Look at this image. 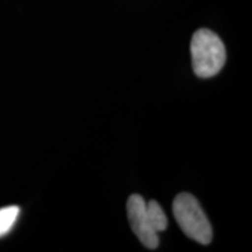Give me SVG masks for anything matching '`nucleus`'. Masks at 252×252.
Here are the masks:
<instances>
[{
	"label": "nucleus",
	"instance_id": "obj_1",
	"mask_svg": "<svg viewBox=\"0 0 252 252\" xmlns=\"http://www.w3.org/2000/svg\"><path fill=\"white\" fill-rule=\"evenodd\" d=\"M190 54L195 74L202 78L219 74L226 59L222 40L214 32L206 28L194 33L190 42Z\"/></svg>",
	"mask_w": 252,
	"mask_h": 252
},
{
	"label": "nucleus",
	"instance_id": "obj_2",
	"mask_svg": "<svg viewBox=\"0 0 252 252\" xmlns=\"http://www.w3.org/2000/svg\"><path fill=\"white\" fill-rule=\"evenodd\" d=\"M173 212L178 224L189 238L201 244H209L212 242V225L193 195L179 194L173 202Z\"/></svg>",
	"mask_w": 252,
	"mask_h": 252
},
{
	"label": "nucleus",
	"instance_id": "obj_3",
	"mask_svg": "<svg viewBox=\"0 0 252 252\" xmlns=\"http://www.w3.org/2000/svg\"><path fill=\"white\" fill-rule=\"evenodd\" d=\"M127 216L131 228L139 241L149 249H156L159 245V236L153 229L147 215L146 201L140 195H131L127 201Z\"/></svg>",
	"mask_w": 252,
	"mask_h": 252
},
{
	"label": "nucleus",
	"instance_id": "obj_4",
	"mask_svg": "<svg viewBox=\"0 0 252 252\" xmlns=\"http://www.w3.org/2000/svg\"><path fill=\"white\" fill-rule=\"evenodd\" d=\"M146 208L147 215H149L153 229L156 230L158 234L165 231L167 224H168V220H167V217L160 204L157 201H150V202H146Z\"/></svg>",
	"mask_w": 252,
	"mask_h": 252
},
{
	"label": "nucleus",
	"instance_id": "obj_5",
	"mask_svg": "<svg viewBox=\"0 0 252 252\" xmlns=\"http://www.w3.org/2000/svg\"><path fill=\"white\" fill-rule=\"evenodd\" d=\"M20 209L17 206H9L0 209V237H4L11 231L17 222Z\"/></svg>",
	"mask_w": 252,
	"mask_h": 252
}]
</instances>
